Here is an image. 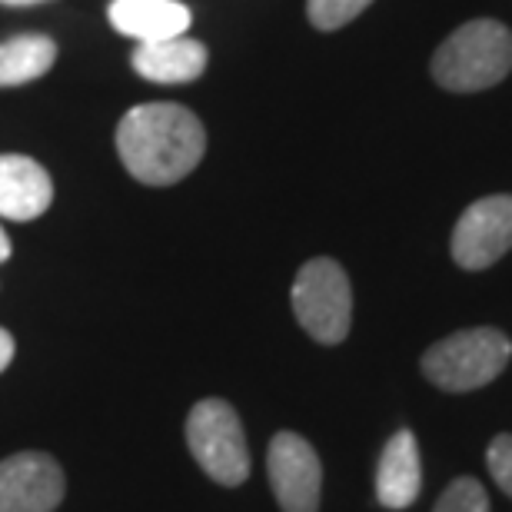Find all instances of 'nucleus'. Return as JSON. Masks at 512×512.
I'll use <instances>...</instances> for the list:
<instances>
[{
  "label": "nucleus",
  "mask_w": 512,
  "mask_h": 512,
  "mask_svg": "<svg viewBox=\"0 0 512 512\" xmlns=\"http://www.w3.org/2000/svg\"><path fill=\"white\" fill-rule=\"evenodd\" d=\"M486 466L496 486L512 499V433H499L486 449Z\"/></svg>",
  "instance_id": "obj_16"
},
{
  "label": "nucleus",
  "mask_w": 512,
  "mask_h": 512,
  "mask_svg": "<svg viewBox=\"0 0 512 512\" xmlns=\"http://www.w3.org/2000/svg\"><path fill=\"white\" fill-rule=\"evenodd\" d=\"M512 250V193H493V197L476 200L456 220L453 253L456 266L463 270H489Z\"/></svg>",
  "instance_id": "obj_6"
},
{
  "label": "nucleus",
  "mask_w": 512,
  "mask_h": 512,
  "mask_svg": "<svg viewBox=\"0 0 512 512\" xmlns=\"http://www.w3.org/2000/svg\"><path fill=\"white\" fill-rule=\"evenodd\" d=\"M4 7H34V4H44V0H0Z\"/></svg>",
  "instance_id": "obj_19"
},
{
  "label": "nucleus",
  "mask_w": 512,
  "mask_h": 512,
  "mask_svg": "<svg viewBox=\"0 0 512 512\" xmlns=\"http://www.w3.org/2000/svg\"><path fill=\"white\" fill-rule=\"evenodd\" d=\"M57 64V44L47 34H17L0 44V87L34 84Z\"/></svg>",
  "instance_id": "obj_13"
},
{
  "label": "nucleus",
  "mask_w": 512,
  "mask_h": 512,
  "mask_svg": "<svg viewBox=\"0 0 512 512\" xmlns=\"http://www.w3.org/2000/svg\"><path fill=\"white\" fill-rule=\"evenodd\" d=\"M423 489V463L413 429H396L386 439L380 466H376V499L383 509H409Z\"/></svg>",
  "instance_id": "obj_10"
},
{
  "label": "nucleus",
  "mask_w": 512,
  "mask_h": 512,
  "mask_svg": "<svg viewBox=\"0 0 512 512\" xmlns=\"http://www.w3.org/2000/svg\"><path fill=\"white\" fill-rule=\"evenodd\" d=\"M433 512H489V496L479 479L459 476L456 483L446 486V493L439 496Z\"/></svg>",
  "instance_id": "obj_15"
},
{
  "label": "nucleus",
  "mask_w": 512,
  "mask_h": 512,
  "mask_svg": "<svg viewBox=\"0 0 512 512\" xmlns=\"http://www.w3.org/2000/svg\"><path fill=\"white\" fill-rule=\"evenodd\" d=\"M266 473L283 512H316L323 493V466L310 439L300 433H276L266 449Z\"/></svg>",
  "instance_id": "obj_7"
},
{
  "label": "nucleus",
  "mask_w": 512,
  "mask_h": 512,
  "mask_svg": "<svg viewBox=\"0 0 512 512\" xmlns=\"http://www.w3.org/2000/svg\"><path fill=\"white\" fill-rule=\"evenodd\" d=\"M370 4L373 0H306V17L316 30H340Z\"/></svg>",
  "instance_id": "obj_14"
},
{
  "label": "nucleus",
  "mask_w": 512,
  "mask_h": 512,
  "mask_svg": "<svg viewBox=\"0 0 512 512\" xmlns=\"http://www.w3.org/2000/svg\"><path fill=\"white\" fill-rule=\"evenodd\" d=\"M130 64L150 84H193L207 70V47L187 34L153 40L133 50Z\"/></svg>",
  "instance_id": "obj_12"
},
{
  "label": "nucleus",
  "mask_w": 512,
  "mask_h": 512,
  "mask_svg": "<svg viewBox=\"0 0 512 512\" xmlns=\"http://www.w3.org/2000/svg\"><path fill=\"white\" fill-rule=\"evenodd\" d=\"M64 493L67 479L54 456L14 453L0 463V512H54Z\"/></svg>",
  "instance_id": "obj_8"
},
{
  "label": "nucleus",
  "mask_w": 512,
  "mask_h": 512,
  "mask_svg": "<svg viewBox=\"0 0 512 512\" xmlns=\"http://www.w3.org/2000/svg\"><path fill=\"white\" fill-rule=\"evenodd\" d=\"M110 27L117 34L133 37L137 44L183 37L193 24V14L180 0H110Z\"/></svg>",
  "instance_id": "obj_11"
},
{
  "label": "nucleus",
  "mask_w": 512,
  "mask_h": 512,
  "mask_svg": "<svg viewBox=\"0 0 512 512\" xmlns=\"http://www.w3.org/2000/svg\"><path fill=\"white\" fill-rule=\"evenodd\" d=\"M512 70V30L499 20H469L456 27L433 57V77L453 94H479Z\"/></svg>",
  "instance_id": "obj_2"
},
{
  "label": "nucleus",
  "mask_w": 512,
  "mask_h": 512,
  "mask_svg": "<svg viewBox=\"0 0 512 512\" xmlns=\"http://www.w3.org/2000/svg\"><path fill=\"white\" fill-rule=\"evenodd\" d=\"M54 203V180L34 157L0 153V217L4 220H37Z\"/></svg>",
  "instance_id": "obj_9"
},
{
  "label": "nucleus",
  "mask_w": 512,
  "mask_h": 512,
  "mask_svg": "<svg viewBox=\"0 0 512 512\" xmlns=\"http://www.w3.org/2000/svg\"><path fill=\"white\" fill-rule=\"evenodd\" d=\"M293 313L316 343L336 346L350 336L353 326V286L350 276L330 256L303 263L290 293Z\"/></svg>",
  "instance_id": "obj_4"
},
{
  "label": "nucleus",
  "mask_w": 512,
  "mask_h": 512,
  "mask_svg": "<svg viewBox=\"0 0 512 512\" xmlns=\"http://www.w3.org/2000/svg\"><path fill=\"white\" fill-rule=\"evenodd\" d=\"M10 260V237H7V230L0 227V263Z\"/></svg>",
  "instance_id": "obj_18"
},
{
  "label": "nucleus",
  "mask_w": 512,
  "mask_h": 512,
  "mask_svg": "<svg viewBox=\"0 0 512 512\" xmlns=\"http://www.w3.org/2000/svg\"><path fill=\"white\" fill-rule=\"evenodd\" d=\"M187 446L200 469L220 486L250 479V446L243 423L227 399H200L187 416Z\"/></svg>",
  "instance_id": "obj_5"
},
{
  "label": "nucleus",
  "mask_w": 512,
  "mask_h": 512,
  "mask_svg": "<svg viewBox=\"0 0 512 512\" xmlns=\"http://www.w3.org/2000/svg\"><path fill=\"white\" fill-rule=\"evenodd\" d=\"M117 153L133 180L147 187H173L200 167L207 130L183 104H140L120 117Z\"/></svg>",
  "instance_id": "obj_1"
},
{
  "label": "nucleus",
  "mask_w": 512,
  "mask_h": 512,
  "mask_svg": "<svg viewBox=\"0 0 512 512\" xmlns=\"http://www.w3.org/2000/svg\"><path fill=\"white\" fill-rule=\"evenodd\" d=\"M14 350H17V346H14V336H10V333L4 330V326H0V373H4L7 366H10V360H14Z\"/></svg>",
  "instance_id": "obj_17"
},
{
  "label": "nucleus",
  "mask_w": 512,
  "mask_h": 512,
  "mask_svg": "<svg viewBox=\"0 0 512 512\" xmlns=\"http://www.w3.org/2000/svg\"><path fill=\"white\" fill-rule=\"evenodd\" d=\"M512 360V340L496 326H473L423 353V376L446 393H473L496 380Z\"/></svg>",
  "instance_id": "obj_3"
}]
</instances>
